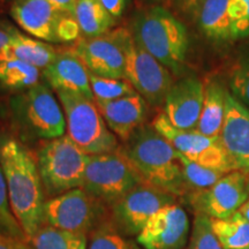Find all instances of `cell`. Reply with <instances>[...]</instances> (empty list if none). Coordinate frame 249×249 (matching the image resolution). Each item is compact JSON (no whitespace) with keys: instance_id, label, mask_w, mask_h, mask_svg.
<instances>
[{"instance_id":"obj_1","label":"cell","mask_w":249,"mask_h":249,"mask_svg":"<svg viewBox=\"0 0 249 249\" xmlns=\"http://www.w3.org/2000/svg\"><path fill=\"white\" fill-rule=\"evenodd\" d=\"M0 166L7 185L12 213L27 240H31L44 222V195L38 165L31 152L15 139L0 143Z\"/></svg>"},{"instance_id":"obj_2","label":"cell","mask_w":249,"mask_h":249,"mask_svg":"<svg viewBox=\"0 0 249 249\" xmlns=\"http://www.w3.org/2000/svg\"><path fill=\"white\" fill-rule=\"evenodd\" d=\"M121 150L145 183L170 193L176 197H183L189 194L179 152L152 124L140 127Z\"/></svg>"},{"instance_id":"obj_3","label":"cell","mask_w":249,"mask_h":249,"mask_svg":"<svg viewBox=\"0 0 249 249\" xmlns=\"http://www.w3.org/2000/svg\"><path fill=\"white\" fill-rule=\"evenodd\" d=\"M133 38L172 74L185 67L189 38L185 24L163 6H149L134 15Z\"/></svg>"},{"instance_id":"obj_4","label":"cell","mask_w":249,"mask_h":249,"mask_svg":"<svg viewBox=\"0 0 249 249\" xmlns=\"http://www.w3.org/2000/svg\"><path fill=\"white\" fill-rule=\"evenodd\" d=\"M68 138L88 156L107 154L118 149L116 135L108 129L93 99L79 93L57 91Z\"/></svg>"},{"instance_id":"obj_5","label":"cell","mask_w":249,"mask_h":249,"mask_svg":"<svg viewBox=\"0 0 249 249\" xmlns=\"http://www.w3.org/2000/svg\"><path fill=\"white\" fill-rule=\"evenodd\" d=\"M89 156L67 135L49 140L37 154L42 182L51 195L82 188Z\"/></svg>"},{"instance_id":"obj_6","label":"cell","mask_w":249,"mask_h":249,"mask_svg":"<svg viewBox=\"0 0 249 249\" xmlns=\"http://www.w3.org/2000/svg\"><path fill=\"white\" fill-rule=\"evenodd\" d=\"M144 182L121 149L88 157L82 188L107 203H116L129 191Z\"/></svg>"},{"instance_id":"obj_7","label":"cell","mask_w":249,"mask_h":249,"mask_svg":"<svg viewBox=\"0 0 249 249\" xmlns=\"http://www.w3.org/2000/svg\"><path fill=\"white\" fill-rule=\"evenodd\" d=\"M11 15L28 35L46 43H71L81 31L74 15L64 13L46 0H15Z\"/></svg>"},{"instance_id":"obj_8","label":"cell","mask_w":249,"mask_h":249,"mask_svg":"<svg viewBox=\"0 0 249 249\" xmlns=\"http://www.w3.org/2000/svg\"><path fill=\"white\" fill-rule=\"evenodd\" d=\"M124 76L135 91L152 107L164 105L173 86V74L133 38L132 33L126 44Z\"/></svg>"},{"instance_id":"obj_9","label":"cell","mask_w":249,"mask_h":249,"mask_svg":"<svg viewBox=\"0 0 249 249\" xmlns=\"http://www.w3.org/2000/svg\"><path fill=\"white\" fill-rule=\"evenodd\" d=\"M129 35V29L117 28L95 38L80 37L70 49L90 73L110 79H126V44Z\"/></svg>"},{"instance_id":"obj_10","label":"cell","mask_w":249,"mask_h":249,"mask_svg":"<svg viewBox=\"0 0 249 249\" xmlns=\"http://www.w3.org/2000/svg\"><path fill=\"white\" fill-rule=\"evenodd\" d=\"M154 128L171 143L179 154L194 163L223 172L235 171L230 163L219 136L210 138L196 129H178L167 120L164 112L158 114L152 123Z\"/></svg>"},{"instance_id":"obj_11","label":"cell","mask_w":249,"mask_h":249,"mask_svg":"<svg viewBox=\"0 0 249 249\" xmlns=\"http://www.w3.org/2000/svg\"><path fill=\"white\" fill-rule=\"evenodd\" d=\"M173 203H177L176 196L142 182L112 204V214L118 231L139 235L157 211Z\"/></svg>"},{"instance_id":"obj_12","label":"cell","mask_w":249,"mask_h":249,"mask_svg":"<svg viewBox=\"0 0 249 249\" xmlns=\"http://www.w3.org/2000/svg\"><path fill=\"white\" fill-rule=\"evenodd\" d=\"M248 198V172L240 170L225 174L209 188L187 195L195 213H203L213 219L231 217Z\"/></svg>"},{"instance_id":"obj_13","label":"cell","mask_w":249,"mask_h":249,"mask_svg":"<svg viewBox=\"0 0 249 249\" xmlns=\"http://www.w3.org/2000/svg\"><path fill=\"white\" fill-rule=\"evenodd\" d=\"M95 200L83 188L71 189L54 196L44 204V222L65 231L86 234L97 218Z\"/></svg>"},{"instance_id":"obj_14","label":"cell","mask_w":249,"mask_h":249,"mask_svg":"<svg viewBox=\"0 0 249 249\" xmlns=\"http://www.w3.org/2000/svg\"><path fill=\"white\" fill-rule=\"evenodd\" d=\"M22 113L27 128L37 138L53 140L65 135L66 119L61 104L46 85L38 83L27 90Z\"/></svg>"},{"instance_id":"obj_15","label":"cell","mask_w":249,"mask_h":249,"mask_svg":"<svg viewBox=\"0 0 249 249\" xmlns=\"http://www.w3.org/2000/svg\"><path fill=\"white\" fill-rule=\"evenodd\" d=\"M189 235V219L179 204L157 211L138 235L143 249H183Z\"/></svg>"},{"instance_id":"obj_16","label":"cell","mask_w":249,"mask_h":249,"mask_svg":"<svg viewBox=\"0 0 249 249\" xmlns=\"http://www.w3.org/2000/svg\"><path fill=\"white\" fill-rule=\"evenodd\" d=\"M219 139L233 169L249 172V108L229 90Z\"/></svg>"},{"instance_id":"obj_17","label":"cell","mask_w":249,"mask_h":249,"mask_svg":"<svg viewBox=\"0 0 249 249\" xmlns=\"http://www.w3.org/2000/svg\"><path fill=\"white\" fill-rule=\"evenodd\" d=\"M204 101V83L187 76L173 83L164 102V113L176 128L196 129Z\"/></svg>"},{"instance_id":"obj_18","label":"cell","mask_w":249,"mask_h":249,"mask_svg":"<svg viewBox=\"0 0 249 249\" xmlns=\"http://www.w3.org/2000/svg\"><path fill=\"white\" fill-rule=\"evenodd\" d=\"M95 103L108 129L124 142L128 141L147 119L149 104L138 92L113 101Z\"/></svg>"},{"instance_id":"obj_19","label":"cell","mask_w":249,"mask_h":249,"mask_svg":"<svg viewBox=\"0 0 249 249\" xmlns=\"http://www.w3.org/2000/svg\"><path fill=\"white\" fill-rule=\"evenodd\" d=\"M46 83L55 91L79 93L93 99L89 71L71 49L59 50L52 64L42 71Z\"/></svg>"},{"instance_id":"obj_20","label":"cell","mask_w":249,"mask_h":249,"mask_svg":"<svg viewBox=\"0 0 249 249\" xmlns=\"http://www.w3.org/2000/svg\"><path fill=\"white\" fill-rule=\"evenodd\" d=\"M59 50L49 43L18 31L7 48L0 51V60L18 59L43 71L52 64Z\"/></svg>"},{"instance_id":"obj_21","label":"cell","mask_w":249,"mask_h":249,"mask_svg":"<svg viewBox=\"0 0 249 249\" xmlns=\"http://www.w3.org/2000/svg\"><path fill=\"white\" fill-rule=\"evenodd\" d=\"M195 15L205 37L214 42L233 39L230 0H204Z\"/></svg>"},{"instance_id":"obj_22","label":"cell","mask_w":249,"mask_h":249,"mask_svg":"<svg viewBox=\"0 0 249 249\" xmlns=\"http://www.w3.org/2000/svg\"><path fill=\"white\" fill-rule=\"evenodd\" d=\"M227 90L219 81H209L204 86V101L196 130L210 138H218L225 118Z\"/></svg>"},{"instance_id":"obj_23","label":"cell","mask_w":249,"mask_h":249,"mask_svg":"<svg viewBox=\"0 0 249 249\" xmlns=\"http://www.w3.org/2000/svg\"><path fill=\"white\" fill-rule=\"evenodd\" d=\"M81 35L95 38L107 34L116 26L117 20L105 9L101 0H77L74 13Z\"/></svg>"},{"instance_id":"obj_24","label":"cell","mask_w":249,"mask_h":249,"mask_svg":"<svg viewBox=\"0 0 249 249\" xmlns=\"http://www.w3.org/2000/svg\"><path fill=\"white\" fill-rule=\"evenodd\" d=\"M210 219L213 233L224 249L249 248V222L238 211L226 219Z\"/></svg>"},{"instance_id":"obj_25","label":"cell","mask_w":249,"mask_h":249,"mask_svg":"<svg viewBox=\"0 0 249 249\" xmlns=\"http://www.w3.org/2000/svg\"><path fill=\"white\" fill-rule=\"evenodd\" d=\"M33 249H87L88 240L83 233H74L53 226H42L31 238Z\"/></svg>"},{"instance_id":"obj_26","label":"cell","mask_w":249,"mask_h":249,"mask_svg":"<svg viewBox=\"0 0 249 249\" xmlns=\"http://www.w3.org/2000/svg\"><path fill=\"white\" fill-rule=\"evenodd\" d=\"M40 70L27 62L0 60V82L12 89H30L39 83Z\"/></svg>"},{"instance_id":"obj_27","label":"cell","mask_w":249,"mask_h":249,"mask_svg":"<svg viewBox=\"0 0 249 249\" xmlns=\"http://www.w3.org/2000/svg\"><path fill=\"white\" fill-rule=\"evenodd\" d=\"M179 158L182 166L183 178H185L187 187L189 189V194L192 192L209 188L227 174V172H223V171L208 169V167L196 164L194 161L187 160L181 154H179Z\"/></svg>"},{"instance_id":"obj_28","label":"cell","mask_w":249,"mask_h":249,"mask_svg":"<svg viewBox=\"0 0 249 249\" xmlns=\"http://www.w3.org/2000/svg\"><path fill=\"white\" fill-rule=\"evenodd\" d=\"M93 101H113L135 93V89L126 79H110L89 71Z\"/></svg>"},{"instance_id":"obj_29","label":"cell","mask_w":249,"mask_h":249,"mask_svg":"<svg viewBox=\"0 0 249 249\" xmlns=\"http://www.w3.org/2000/svg\"><path fill=\"white\" fill-rule=\"evenodd\" d=\"M229 85L232 95L249 108V52L240 55L231 66Z\"/></svg>"},{"instance_id":"obj_30","label":"cell","mask_w":249,"mask_h":249,"mask_svg":"<svg viewBox=\"0 0 249 249\" xmlns=\"http://www.w3.org/2000/svg\"><path fill=\"white\" fill-rule=\"evenodd\" d=\"M187 249H224L213 233L210 217L195 213Z\"/></svg>"},{"instance_id":"obj_31","label":"cell","mask_w":249,"mask_h":249,"mask_svg":"<svg viewBox=\"0 0 249 249\" xmlns=\"http://www.w3.org/2000/svg\"><path fill=\"white\" fill-rule=\"evenodd\" d=\"M87 249H141L139 244L128 240L111 225H103L90 236Z\"/></svg>"},{"instance_id":"obj_32","label":"cell","mask_w":249,"mask_h":249,"mask_svg":"<svg viewBox=\"0 0 249 249\" xmlns=\"http://www.w3.org/2000/svg\"><path fill=\"white\" fill-rule=\"evenodd\" d=\"M0 234L13 236V238L20 239V240L26 238L20 224L18 223L17 218L12 213L7 185H6L1 166H0Z\"/></svg>"},{"instance_id":"obj_33","label":"cell","mask_w":249,"mask_h":249,"mask_svg":"<svg viewBox=\"0 0 249 249\" xmlns=\"http://www.w3.org/2000/svg\"><path fill=\"white\" fill-rule=\"evenodd\" d=\"M233 39L249 36V0H230Z\"/></svg>"},{"instance_id":"obj_34","label":"cell","mask_w":249,"mask_h":249,"mask_svg":"<svg viewBox=\"0 0 249 249\" xmlns=\"http://www.w3.org/2000/svg\"><path fill=\"white\" fill-rule=\"evenodd\" d=\"M101 2L108 13L118 20L123 17L124 9L128 6L129 0H101Z\"/></svg>"},{"instance_id":"obj_35","label":"cell","mask_w":249,"mask_h":249,"mask_svg":"<svg viewBox=\"0 0 249 249\" xmlns=\"http://www.w3.org/2000/svg\"><path fill=\"white\" fill-rule=\"evenodd\" d=\"M18 31V30L17 28L9 26L8 23L0 22V51L7 48L12 38H13Z\"/></svg>"},{"instance_id":"obj_36","label":"cell","mask_w":249,"mask_h":249,"mask_svg":"<svg viewBox=\"0 0 249 249\" xmlns=\"http://www.w3.org/2000/svg\"><path fill=\"white\" fill-rule=\"evenodd\" d=\"M0 249H33L20 239L0 234Z\"/></svg>"},{"instance_id":"obj_37","label":"cell","mask_w":249,"mask_h":249,"mask_svg":"<svg viewBox=\"0 0 249 249\" xmlns=\"http://www.w3.org/2000/svg\"><path fill=\"white\" fill-rule=\"evenodd\" d=\"M59 11L64 12V13L74 15L75 13V6L77 0H46Z\"/></svg>"},{"instance_id":"obj_38","label":"cell","mask_w":249,"mask_h":249,"mask_svg":"<svg viewBox=\"0 0 249 249\" xmlns=\"http://www.w3.org/2000/svg\"><path fill=\"white\" fill-rule=\"evenodd\" d=\"M204 0H178L180 11L187 14H196L198 7Z\"/></svg>"},{"instance_id":"obj_39","label":"cell","mask_w":249,"mask_h":249,"mask_svg":"<svg viewBox=\"0 0 249 249\" xmlns=\"http://www.w3.org/2000/svg\"><path fill=\"white\" fill-rule=\"evenodd\" d=\"M238 213H240L247 222H249V198L241 205V208L238 210Z\"/></svg>"},{"instance_id":"obj_40","label":"cell","mask_w":249,"mask_h":249,"mask_svg":"<svg viewBox=\"0 0 249 249\" xmlns=\"http://www.w3.org/2000/svg\"><path fill=\"white\" fill-rule=\"evenodd\" d=\"M142 1L148 4L149 6H161L163 4L171 1V0H142Z\"/></svg>"},{"instance_id":"obj_41","label":"cell","mask_w":249,"mask_h":249,"mask_svg":"<svg viewBox=\"0 0 249 249\" xmlns=\"http://www.w3.org/2000/svg\"><path fill=\"white\" fill-rule=\"evenodd\" d=\"M248 191H249V172H248Z\"/></svg>"},{"instance_id":"obj_42","label":"cell","mask_w":249,"mask_h":249,"mask_svg":"<svg viewBox=\"0 0 249 249\" xmlns=\"http://www.w3.org/2000/svg\"><path fill=\"white\" fill-rule=\"evenodd\" d=\"M246 249H249V248H246Z\"/></svg>"}]
</instances>
